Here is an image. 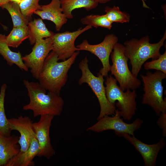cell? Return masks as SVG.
Masks as SVG:
<instances>
[{"label":"cell","instance_id":"cell-16","mask_svg":"<svg viewBox=\"0 0 166 166\" xmlns=\"http://www.w3.org/2000/svg\"><path fill=\"white\" fill-rule=\"evenodd\" d=\"M19 137L15 135L6 136L0 134V166H6L11 159L19 152Z\"/></svg>","mask_w":166,"mask_h":166},{"label":"cell","instance_id":"cell-23","mask_svg":"<svg viewBox=\"0 0 166 166\" xmlns=\"http://www.w3.org/2000/svg\"><path fill=\"white\" fill-rule=\"evenodd\" d=\"M28 37L27 26H25L13 27L6 38L9 47L17 48Z\"/></svg>","mask_w":166,"mask_h":166},{"label":"cell","instance_id":"cell-30","mask_svg":"<svg viewBox=\"0 0 166 166\" xmlns=\"http://www.w3.org/2000/svg\"><path fill=\"white\" fill-rule=\"evenodd\" d=\"M10 1V0H0V7H1L3 5Z\"/></svg>","mask_w":166,"mask_h":166},{"label":"cell","instance_id":"cell-15","mask_svg":"<svg viewBox=\"0 0 166 166\" xmlns=\"http://www.w3.org/2000/svg\"><path fill=\"white\" fill-rule=\"evenodd\" d=\"M34 14L40 16L42 20L53 22L55 25L56 31H60L67 21V18L63 13L60 0H52L48 4L40 5Z\"/></svg>","mask_w":166,"mask_h":166},{"label":"cell","instance_id":"cell-10","mask_svg":"<svg viewBox=\"0 0 166 166\" xmlns=\"http://www.w3.org/2000/svg\"><path fill=\"white\" fill-rule=\"evenodd\" d=\"M92 28L89 25L77 30L58 33L51 37L53 41L52 51L57 55L59 60L64 61L69 58L75 52L80 51L75 45V41L81 34Z\"/></svg>","mask_w":166,"mask_h":166},{"label":"cell","instance_id":"cell-7","mask_svg":"<svg viewBox=\"0 0 166 166\" xmlns=\"http://www.w3.org/2000/svg\"><path fill=\"white\" fill-rule=\"evenodd\" d=\"M113 50L111 55L112 62L110 69L111 75L118 82L119 86L123 91L136 89L140 86L141 81L133 75L129 69V59L125 55L124 45L117 42Z\"/></svg>","mask_w":166,"mask_h":166},{"label":"cell","instance_id":"cell-3","mask_svg":"<svg viewBox=\"0 0 166 166\" xmlns=\"http://www.w3.org/2000/svg\"><path fill=\"white\" fill-rule=\"evenodd\" d=\"M166 31L157 43L149 42L150 38L146 36L140 39L132 38L125 42L124 54L130 60L132 66V73L137 77L142 65L148 59L158 58L161 54L160 49L166 38Z\"/></svg>","mask_w":166,"mask_h":166},{"label":"cell","instance_id":"cell-32","mask_svg":"<svg viewBox=\"0 0 166 166\" xmlns=\"http://www.w3.org/2000/svg\"><path fill=\"white\" fill-rule=\"evenodd\" d=\"M144 0H145H145H143V6H144V7H145V8H148V6H147L145 4V2H144Z\"/></svg>","mask_w":166,"mask_h":166},{"label":"cell","instance_id":"cell-18","mask_svg":"<svg viewBox=\"0 0 166 166\" xmlns=\"http://www.w3.org/2000/svg\"><path fill=\"white\" fill-rule=\"evenodd\" d=\"M27 26L28 39L31 45H34L38 40L51 37L54 34L48 29L41 18L34 19L29 21Z\"/></svg>","mask_w":166,"mask_h":166},{"label":"cell","instance_id":"cell-17","mask_svg":"<svg viewBox=\"0 0 166 166\" xmlns=\"http://www.w3.org/2000/svg\"><path fill=\"white\" fill-rule=\"evenodd\" d=\"M39 152V146L35 135L33 137L29 148L25 152H19L11 159L6 166H33L34 158Z\"/></svg>","mask_w":166,"mask_h":166},{"label":"cell","instance_id":"cell-21","mask_svg":"<svg viewBox=\"0 0 166 166\" xmlns=\"http://www.w3.org/2000/svg\"><path fill=\"white\" fill-rule=\"evenodd\" d=\"M1 7L6 10L10 15L13 27L27 26L29 21L22 13L19 3L15 1H10Z\"/></svg>","mask_w":166,"mask_h":166},{"label":"cell","instance_id":"cell-9","mask_svg":"<svg viewBox=\"0 0 166 166\" xmlns=\"http://www.w3.org/2000/svg\"><path fill=\"white\" fill-rule=\"evenodd\" d=\"M118 41V38L116 35L110 34L106 35L103 41L99 44H90L85 39L76 47L79 51H88L97 57L103 66L98 73L101 74L104 77H106L108 76L111 67L109 57L114 45Z\"/></svg>","mask_w":166,"mask_h":166},{"label":"cell","instance_id":"cell-13","mask_svg":"<svg viewBox=\"0 0 166 166\" xmlns=\"http://www.w3.org/2000/svg\"><path fill=\"white\" fill-rule=\"evenodd\" d=\"M119 136H122L131 144L141 155L145 166H155L158 154L166 145L164 138H162L156 144H148L142 142L134 136L125 133H116Z\"/></svg>","mask_w":166,"mask_h":166},{"label":"cell","instance_id":"cell-28","mask_svg":"<svg viewBox=\"0 0 166 166\" xmlns=\"http://www.w3.org/2000/svg\"><path fill=\"white\" fill-rule=\"evenodd\" d=\"M156 123L160 129H162L163 137L166 136V113H162Z\"/></svg>","mask_w":166,"mask_h":166},{"label":"cell","instance_id":"cell-25","mask_svg":"<svg viewBox=\"0 0 166 166\" xmlns=\"http://www.w3.org/2000/svg\"><path fill=\"white\" fill-rule=\"evenodd\" d=\"M105 11L108 18L112 23H124L128 22L130 21V16L127 13L122 12L118 6H114L111 7L106 6Z\"/></svg>","mask_w":166,"mask_h":166},{"label":"cell","instance_id":"cell-2","mask_svg":"<svg viewBox=\"0 0 166 166\" xmlns=\"http://www.w3.org/2000/svg\"><path fill=\"white\" fill-rule=\"evenodd\" d=\"M79 51L75 52L69 58L61 62L56 53L51 51L45 61L38 80L46 90L60 94L67 79L68 72L75 62Z\"/></svg>","mask_w":166,"mask_h":166},{"label":"cell","instance_id":"cell-27","mask_svg":"<svg viewBox=\"0 0 166 166\" xmlns=\"http://www.w3.org/2000/svg\"><path fill=\"white\" fill-rule=\"evenodd\" d=\"M144 67L146 70L155 69L166 74V51L158 58L146 62L144 64Z\"/></svg>","mask_w":166,"mask_h":166},{"label":"cell","instance_id":"cell-6","mask_svg":"<svg viewBox=\"0 0 166 166\" xmlns=\"http://www.w3.org/2000/svg\"><path fill=\"white\" fill-rule=\"evenodd\" d=\"M88 62L86 56L79 64L82 75L78 80V84L80 85L84 83L87 84L97 97L100 107L97 120L105 115H114L116 110L115 107V105L109 102L106 97L104 77L99 73L97 74V76H94L89 69Z\"/></svg>","mask_w":166,"mask_h":166},{"label":"cell","instance_id":"cell-22","mask_svg":"<svg viewBox=\"0 0 166 166\" xmlns=\"http://www.w3.org/2000/svg\"><path fill=\"white\" fill-rule=\"evenodd\" d=\"M7 88L6 84H3L0 91V134L6 136H10L12 130L9 122L5 114L4 102Z\"/></svg>","mask_w":166,"mask_h":166},{"label":"cell","instance_id":"cell-14","mask_svg":"<svg viewBox=\"0 0 166 166\" xmlns=\"http://www.w3.org/2000/svg\"><path fill=\"white\" fill-rule=\"evenodd\" d=\"M8 119L12 131L16 130L20 134L18 142L20 152H25L29 148L32 139L35 135L33 128V121L26 116Z\"/></svg>","mask_w":166,"mask_h":166},{"label":"cell","instance_id":"cell-1","mask_svg":"<svg viewBox=\"0 0 166 166\" xmlns=\"http://www.w3.org/2000/svg\"><path fill=\"white\" fill-rule=\"evenodd\" d=\"M23 83L30 98L29 104L24 105L25 110H30L34 117L44 115L60 116L62 111L64 101L60 94L49 92L38 82H30L24 79Z\"/></svg>","mask_w":166,"mask_h":166},{"label":"cell","instance_id":"cell-4","mask_svg":"<svg viewBox=\"0 0 166 166\" xmlns=\"http://www.w3.org/2000/svg\"><path fill=\"white\" fill-rule=\"evenodd\" d=\"M143 82L144 93L142 103L150 106L157 116L166 113V98L163 97L162 81L166 74L156 70L153 73L148 71L145 75L140 74Z\"/></svg>","mask_w":166,"mask_h":166},{"label":"cell","instance_id":"cell-5","mask_svg":"<svg viewBox=\"0 0 166 166\" xmlns=\"http://www.w3.org/2000/svg\"><path fill=\"white\" fill-rule=\"evenodd\" d=\"M105 82L106 95L111 104L116 105L121 112V117L129 121L135 114L137 110L136 99L137 95L135 90L123 91L118 86L117 81L111 75L106 77Z\"/></svg>","mask_w":166,"mask_h":166},{"label":"cell","instance_id":"cell-29","mask_svg":"<svg viewBox=\"0 0 166 166\" xmlns=\"http://www.w3.org/2000/svg\"><path fill=\"white\" fill-rule=\"evenodd\" d=\"M94 2L104 4L107 3L111 0H93Z\"/></svg>","mask_w":166,"mask_h":166},{"label":"cell","instance_id":"cell-20","mask_svg":"<svg viewBox=\"0 0 166 166\" xmlns=\"http://www.w3.org/2000/svg\"><path fill=\"white\" fill-rule=\"evenodd\" d=\"M63 13L67 19H72V11L77 9L83 8L87 11L95 8L98 3L93 0H60Z\"/></svg>","mask_w":166,"mask_h":166},{"label":"cell","instance_id":"cell-11","mask_svg":"<svg viewBox=\"0 0 166 166\" xmlns=\"http://www.w3.org/2000/svg\"><path fill=\"white\" fill-rule=\"evenodd\" d=\"M29 54L22 57L26 66L30 69L33 76L38 79L47 56L52 49L51 37L37 40Z\"/></svg>","mask_w":166,"mask_h":166},{"label":"cell","instance_id":"cell-26","mask_svg":"<svg viewBox=\"0 0 166 166\" xmlns=\"http://www.w3.org/2000/svg\"><path fill=\"white\" fill-rule=\"evenodd\" d=\"M40 0H22L19 3L22 14L29 22L34 12L38 8Z\"/></svg>","mask_w":166,"mask_h":166},{"label":"cell","instance_id":"cell-24","mask_svg":"<svg viewBox=\"0 0 166 166\" xmlns=\"http://www.w3.org/2000/svg\"><path fill=\"white\" fill-rule=\"evenodd\" d=\"M81 23L96 28L101 27L110 30L112 26V22L107 18L105 14L102 15L91 14L81 18Z\"/></svg>","mask_w":166,"mask_h":166},{"label":"cell","instance_id":"cell-19","mask_svg":"<svg viewBox=\"0 0 166 166\" xmlns=\"http://www.w3.org/2000/svg\"><path fill=\"white\" fill-rule=\"evenodd\" d=\"M6 36L0 34V54L10 66L14 64L20 69L28 71V68L25 65L21 53L12 51L9 48L6 40Z\"/></svg>","mask_w":166,"mask_h":166},{"label":"cell","instance_id":"cell-31","mask_svg":"<svg viewBox=\"0 0 166 166\" xmlns=\"http://www.w3.org/2000/svg\"><path fill=\"white\" fill-rule=\"evenodd\" d=\"M0 24L1 25V26H2V27H3V28L5 29V30H6V29H7V27L6 26H4V25H3L2 24L1 22H0Z\"/></svg>","mask_w":166,"mask_h":166},{"label":"cell","instance_id":"cell-8","mask_svg":"<svg viewBox=\"0 0 166 166\" xmlns=\"http://www.w3.org/2000/svg\"><path fill=\"white\" fill-rule=\"evenodd\" d=\"M114 115L113 117L104 116L87 130L99 133L111 130H114L115 133H125L133 136L134 132L140 128L143 123V120L139 118L132 123L125 122L121 118V112L118 109H116Z\"/></svg>","mask_w":166,"mask_h":166},{"label":"cell","instance_id":"cell-12","mask_svg":"<svg viewBox=\"0 0 166 166\" xmlns=\"http://www.w3.org/2000/svg\"><path fill=\"white\" fill-rule=\"evenodd\" d=\"M54 116L49 115L40 116L38 122L33 123V128L39 146L37 156L49 159L55 153L50 141L49 131Z\"/></svg>","mask_w":166,"mask_h":166}]
</instances>
